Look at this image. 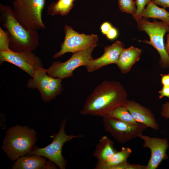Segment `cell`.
Segmentation results:
<instances>
[{"mask_svg":"<svg viewBox=\"0 0 169 169\" xmlns=\"http://www.w3.org/2000/svg\"><path fill=\"white\" fill-rule=\"evenodd\" d=\"M128 96L125 87L119 82L104 81L87 97L80 114L102 117L116 108L123 106Z\"/></svg>","mask_w":169,"mask_h":169,"instance_id":"obj_1","label":"cell"},{"mask_svg":"<svg viewBox=\"0 0 169 169\" xmlns=\"http://www.w3.org/2000/svg\"><path fill=\"white\" fill-rule=\"evenodd\" d=\"M0 11L1 22L9 34L10 49L15 52H32L35 49L39 39L36 31L25 29L16 19L10 6L0 4Z\"/></svg>","mask_w":169,"mask_h":169,"instance_id":"obj_2","label":"cell"},{"mask_svg":"<svg viewBox=\"0 0 169 169\" xmlns=\"http://www.w3.org/2000/svg\"><path fill=\"white\" fill-rule=\"evenodd\" d=\"M36 132L28 126L16 125L7 131L2 148L11 161L28 156L36 146Z\"/></svg>","mask_w":169,"mask_h":169,"instance_id":"obj_3","label":"cell"},{"mask_svg":"<svg viewBox=\"0 0 169 169\" xmlns=\"http://www.w3.org/2000/svg\"><path fill=\"white\" fill-rule=\"evenodd\" d=\"M45 0H13L14 14L19 23L26 29L36 31L45 28L42 18Z\"/></svg>","mask_w":169,"mask_h":169,"instance_id":"obj_4","label":"cell"},{"mask_svg":"<svg viewBox=\"0 0 169 169\" xmlns=\"http://www.w3.org/2000/svg\"><path fill=\"white\" fill-rule=\"evenodd\" d=\"M66 121V118L61 121L58 132L50 136L53 138L51 143L43 148L36 146L28 155L36 154L43 156L52 161L59 169H65L67 164V161L62 155L63 146L66 142L74 138L84 136L83 134L67 135L65 131Z\"/></svg>","mask_w":169,"mask_h":169,"instance_id":"obj_5","label":"cell"},{"mask_svg":"<svg viewBox=\"0 0 169 169\" xmlns=\"http://www.w3.org/2000/svg\"><path fill=\"white\" fill-rule=\"evenodd\" d=\"M136 21L139 30L145 31L150 38L149 41L145 40L142 41L152 45L158 51L160 56L159 63L161 67L169 68V56L165 50L164 37L167 32L169 25L156 20L150 22L142 17Z\"/></svg>","mask_w":169,"mask_h":169,"instance_id":"obj_6","label":"cell"},{"mask_svg":"<svg viewBox=\"0 0 169 169\" xmlns=\"http://www.w3.org/2000/svg\"><path fill=\"white\" fill-rule=\"evenodd\" d=\"M102 117L105 130L118 142L121 144L139 137L148 128L141 123L135 125L122 122L107 115Z\"/></svg>","mask_w":169,"mask_h":169,"instance_id":"obj_7","label":"cell"},{"mask_svg":"<svg viewBox=\"0 0 169 169\" xmlns=\"http://www.w3.org/2000/svg\"><path fill=\"white\" fill-rule=\"evenodd\" d=\"M32 77L28 80L27 86L37 89L44 102L50 101L61 93L62 79L50 76L43 67H38Z\"/></svg>","mask_w":169,"mask_h":169,"instance_id":"obj_8","label":"cell"},{"mask_svg":"<svg viewBox=\"0 0 169 169\" xmlns=\"http://www.w3.org/2000/svg\"><path fill=\"white\" fill-rule=\"evenodd\" d=\"M97 45L73 53L70 58L65 62H54L48 69H46L47 73L51 77L62 79L72 77L75 69L81 66H85L90 60L93 59L92 54Z\"/></svg>","mask_w":169,"mask_h":169,"instance_id":"obj_9","label":"cell"},{"mask_svg":"<svg viewBox=\"0 0 169 169\" xmlns=\"http://www.w3.org/2000/svg\"><path fill=\"white\" fill-rule=\"evenodd\" d=\"M64 39L61 46L60 50L54 54V58L60 57L67 53H73L97 45L98 38L96 34L79 33L72 27L67 25L64 26Z\"/></svg>","mask_w":169,"mask_h":169,"instance_id":"obj_10","label":"cell"},{"mask_svg":"<svg viewBox=\"0 0 169 169\" xmlns=\"http://www.w3.org/2000/svg\"><path fill=\"white\" fill-rule=\"evenodd\" d=\"M5 62L16 65L32 77L38 67H43L39 58L32 52H15L11 49L0 50L1 64Z\"/></svg>","mask_w":169,"mask_h":169,"instance_id":"obj_11","label":"cell"},{"mask_svg":"<svg viewBox=\"0 0 169 169\" xmlns=\"http://www.w3.org/2000/svg\"><path fill=\"white\" fill-rule=\"evenodd\" d=\"M139 138L143 141V147L149 148L151 156L145 169H156L162 161L167 160L168 157L166 151L169 146L166 138L153 137L141 134Z\"/></svg>","mask_w":169,"mask_h":169,"instance_id":"obj_12","label":"cell"},{"mask_svg":"<svg viewBox=\"0 0 169 169\" xmlns=\"http://www.w3.org/2000/svg\"><path fill=\"white\" fill-rule=\"evenodd\" d=\"M122 42L116 41L112 45L105 47L104 52L100 57L90 60L85 66L87 71L92 72L103 66L116 64L122 51L125 48Z\"/></svg>","mask_w":169,"mask_h":169,"instance_id":"obj_13","label":"cell"},{"mask_svg":"<svg viewBox=\"0 0 169 169\" xmlns=\"http://www.w3.org/2000/svg\"><path fill=\"white\" fill-rule=\"evenodd\" d=\"M130 112L135 120L148 128L157 131L159 127L154 114L148 108L133 100L127 99L123 105Z\"/></svg>","mask_w":169,"mask_h":169,"instance_id":"obj_14","label":"cell"},{"mask_svg":"<svg viewBox=\"0 0 169 169\" xmlns=\"http://www.w3.org/2000/svg\"><path fill=\"white\" fill-rule=\"evenodd\" d=\"M46 158L33 154L21 156L17 159L12 165V169H55L57 166Z\"/></svg>","mask_w":169,"mask_h":169,"instance_id":"obj_15","label":"cell"},{"mask_svg":"<svg viewBox=\"0 0 169 169\" xmlns=\"http://www.w3.org/2000/svg\"><path fill=\"white\" fill-rule=\"evenodd\" d=\"M141 49L132 46L125 48L121 54L116 64L123 74L130 71L132 66L140 58Z\"/></svg>","mask_w":169,"mask_h":169,"instance_id":"obj_16","label":"cell"},{"mask_svg":"<svg viewBox=\"0 0 169 169\" xmlns=\"http://www.w3.org/2000/svg\"><path fill=\"white\" fill-rule=\"evenodd\" d=\"M117 151L114 142L107 136H103L96 145L93 155L97 162H103L110 159Z\"/></svg>","mask_w":169,"mask_h":169,"instance_id":"obj_17","label":"cell"},{"mask_svg":"<svg viewBox=\"0 0 169 169\" xmlns=\"http://www.w3.org/2000/svg\"><path fill=\"white\" fill-rule=\"evenodd\" d=\"M132 153V151L129 147H122L120 151H117L108 161L103 162L97 161L94 168L114 169L118 165L128 161L127 159Z\"/></svg>","mask_w":169,"mask_h":169,"instance_id":"obj_18","label":"cell"},{"mask_svg":"<svg viewBox=\"0 0 169 169\" xmlns=\"http://www.w3.org/2000/svg\"><path fill=\"white\" fill-rule=\"evenodd\" d=\"M161 19L169 25V12L164 8L157 6L151 1L147 5L141 15V18Z\"/></svg>","mask_w":169,"mask_h":169,"instance_id":"obj_19","label":"cell"},{"mask_svg":"<svg viewBox=\"0 0 169 169\" xmlns=\"http://www.w3.org/2000/svg\"><path fill=\"white\" fill-rule=\"evenodd\" d=\"M74 1L75 0H58L49 6L48 13L52 15L58 14L66 15L74 7Z\"/></svg>","mask_w":169,"mask_h":169,"instance_id":"obj_20","label":"cell"},{"mask_svg":"<svg viewBox=\"0 0 169 169\" xmlns=\"http://www.w3.org/2000/svg\"><path fill=\"white\" fill-rule=\"evenodd\" d=\"M107 115L122 122L131 124H137L128 110L124 106L118 107L110 112Z\"/></svg>","mask_w":169,"mask_h":169,"instance_id":"obj_21","label":"cell"},{"mask_svg":"<svg viewBox=\"0 0 169 169\" xmlns=\"http://www.w3.org/2000/svg\"><path fill=\"white\" fill-rule=\"evenodd\" d=\"M120 10L123 12L134 14L136 11L135 1L133 0H118Z\"/></svg>","mask_w":169,"mask_h":169,"instance_id":"obj_22","label":"cell"},{"mask_svg":"<svg viewBox=\"0 0 169 169\" xmlns=\"http://www.w3.org/2000/svg\"><path fill=\"white\" fill-rule=\"evenodd\" d=\"M151 1V0H136L135 3L136 6V13L132 15V18L136 20L141 18L145 6Z\"/></svg>","mask_w":169,"mask_h":169,"instance_id":"obj_23","label":"cell"},{"mask_svg":"<svg viewBox=\"0 0 169 169\" xmlns=\"http://www.w3.org/2000/svg\"><path fill=\"white\" fill-rule=\"evenodd\" d=\"M10 38L8 32L0 28V50L10 49L9 48Z\"/></svg>","mask_w":169,"mask_h":169,"instance_id":"obj_24","label":"cell"},{"mask_svg":"<svg viewBox=\"0 0 169 169\" xmlns=\"http://www.w3.org/2000/svg\"><path fill=\"white\" fill-rule=\"evenodd\" d=\"M161 115L165 119H169V102L167 101L163 104L161 107Z\"/></svg>","mask_w":169,"mask_h":169,"instance_id":"obj_25","label":"cell"},{"mask_svg":"<svg viewBox=\"0 0 169 169\" xmlns=\"http://www.w3.org/2000/svg\"><path fill=\"white\" fill-rule=\"evenodd\" d=\"M159 98L161 99L166 97L169 99V85H163L161 89L159 91Z\"/></svg>","mask_w":169,"mask_h":169,"instance_id":"obj_26","label":"cell"},{"mask_svg":"<svg viewBox=\"0 0 169 169\" xmlns=\"http://www.w3.org/2000/svg\"><path fill=\"white\" fill-rule=\"evenodd\" d=\"M118 34V31L116 29L112 27L106 35V36L108 39L113 40L117 37Z\"/></svg>","mask_w":169,"mask_h":169,"instance_id":"obj_27","label":"cell"},{"mask_svg":"<svg viewBox=\"0 0 169 169\" xmlns=\"http://www.w3.org/2000/svg\"><path fill=\"white\" fill-rule=\"evenodd\" d=\"M112 27L111 24L109 23L105 22L101 25L100 30L102 33L106 35Z\"/></svg>","mask_w":169,"mask_h":169,"instance_id":"obj_28","label":"cell"},{"mask_svg":"<svg viewBox=\"0 0 169 169\" xmlns=\"http://www.w3.org/2000/svg\"><path fill=\"white\" fill-rule=\"evenodd\" d=\"M152 1L156 5L161 6L163 8H169V0H152Z\"/></svg>","mask_w":169,"mask_h":169,"instance_id":"obj_29","label":"cell"},{"mask_svg":"<svg viewBox=\"0 0 169 169\" xmlns=\"http://www.w3.org/2000/svg\"><path fill=\"white\" fill-rule=\"evenodd\" d=\"M161 77V83L163 85H169V73L160 74Z\"/></svg>","mask_w":169,"mask_h":169,"instance_id":"obj_30","label":"cell"},{"mask_svg":"<svg viewBox=\"0 0 169 169\" xmlns=\"http://www.w3.org/2000/svg\"><path fill=\"white\" fill-rule=\"evenodd\" d=\"M166 41L165 44V49L166 52L169 56V33L166 35Z\"/></svg>","mask_w":169,"mask_h":169,"instance_id":"obj_31","label":"cell"},{"mask_svg":"<svg viewBox=\"0 0 169 169\" xmlns=\"http://www.w3.org/2000/svg\"><path fill=\"white\" fill-rule=\"evenodd\" d=\"M167 32L169 33V27L168 29V31H167Z\"/></svg>","mask_w":169,"mask_h":169,"instance_id":"obj_32","label":"cell"},{"mask_svg":"<svg viewBox=\"0 0 169 169\" xmlns=\"http://www.w3.org/2000/svg\"></svg>","mask_w":169,"mask_h":169,"instance_id":"obj_33","label":"cell"}]
</instances>
